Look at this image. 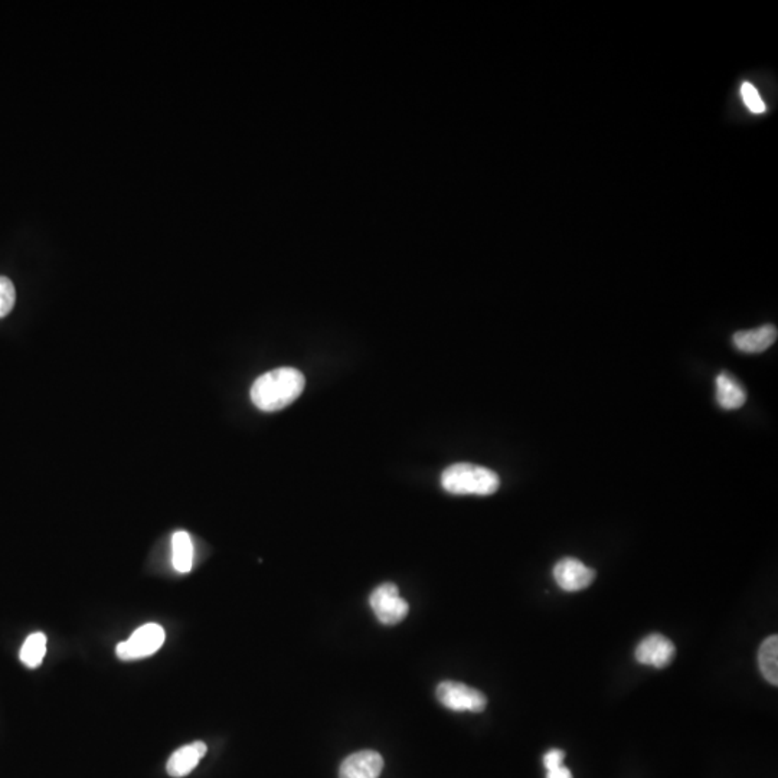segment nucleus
<instances>
[{"label":"nucleus","mask_w":778,"mask_h":778,"mask_svg":"<svg viewBox=\"0 0 778 778\" xmlns=\"http://www.w3.org/2000/svg\"><path fill=\"white\" fill-rule=\"evenodd\" d=\"M306 385L304 375L295 367L283 366L267 372L251 386V401L266 412L283 410L294 403Z\"/></svg>","instance_id":"obj_1"},{"label":"nucleus","mask_w":778,"mask_h":778,"mask_svg":"<svg viewBox=\"0 0 778 778\" xmlns=\"http://www.w3.org/2000/svg\"><path fill=\"white\" fill-rule=\"evenodd\" d=\"M441 486L451 494L489 496L496 493L501 486V479L490 468L470 463H457L444 470L441 475Z\"/></svg>","instance_id":"obj_2"},{"label":"nucleus","mask_w":778,"mask_h":778,"mask_svg":"<svg viewBox=\"0 0 778 778\" xmlns=\"http://www.w3.org/2000/svg\"><path fill=\"white\" fill-rule=\"evenodd\" d=\"M165 638L162 626L156 623L144 624L130 636L129 640L119 643L115 653L120 660H126V662L144 659L162 647Z\"/></svg>","instance_id":"obj_3"},{"label":"nucleus","mask_w":778,"mask_h":778,"mask_svg":"<svg viewBox=\"0 0 778 778\" xmlns=\"http://www.w3.org/2000/svg\"><path fill=\"white\" fill-rule=\"evenodd\" d=\"M436 693L439 703L454 712L479 713L486 710V696L465 683L453 681L441 682L437 686Z\"/></svg>","instance_id":"obj_4"},{"label":"nucleus","mask_w":778,"mask_h":778,"mask_svg":"<svg viewBox=\"0 0 778 778\" xmlns=\"http://www.w3.org/2000/svg\"><path fill=\"white\" fill-rule=\"evenodd\" d=\"M369 604L376 619L385 626L401 623L410 611L408 602L401 597L398 587L393 583L381 584L375 588L369 597Z\"/></svg>","instance_id":"obj_5"},{"label":"nucleus","mask_w":778,"mask_h":778,"mask_svg":"<svg viewBox=\"0 0 778 778\" xmlns=\"http://www.w3.org/2000/svg\"><path fill=\"white\" fill-rule=\"evenodd\" d=\"M676 655L674 641L665 638L663 634L653 633L638 643L634 652V657L640 665L663 669L669 666Z\"/></svg>","instance_id":"obj_6"},{"label":"nucleus","mask_w":778,"mask_h":778,"mask_svg":"<svg viewBox=\"0 0 778 778\" xmlns=\"http://www.w3.org/2000/svg\"><path fill=\"white\" fill-rule=\"evenodd\" d=\"M594 569L588 568L585 564L575 558H564L555 565L554 578L559 588L568 593L581 591L590 587L595 580Z\"/></svg>","instance_id":"obj_7"},{"label":"nucleus","mask_w":778,"mask_h":778,"mask_svg":"<svg viewBox=\"0 0 778 778\" xmlns=\"http://www.w3.org/2000/svg\"><path fill=\"white\" fill-rule=\"evenodd\" d=\"M384 768L381 754L372 749H364L343 760L339 778H379Z\"/></svg>","instance_id":"obj_8"},{"label":"nucleus","mask_w":778,"mask_h":778,"mask_svg":"<svg viewBox=\"0 0 778 778\" xmlns=\"http://www.w3.org/2000/svg\"><path fill=\"white\" fill-rule=\"evenodd\" d=\"M208 746L205 742L194 741L187 746H180L170 755L166 771L173 778L186 777L196 768L199 761L205 756Z\"/></svg>","instance_id":"obj_9"},{"label":"nucleus","mask_w":778,"mask_h":778,"mask_svg":"<svg viewBox=\"0 0 778 778\" xmlns=\"http://www.w3.org/2000/svg\"><path fill=\"white\" fill-rule=\"evenodd\" d=\"M778 331L774 324H764L753 330H739L735 333L734 345L744 353H761L770 349L777 340Z\"/></svg>","instance_id":"obj_10"},{"label":"nucleus","mask_w":778,"mask_h":778,"mask_svg":"<svg viewBox=\"0 0 778 778\" xmlns=\"http://www.w3.org/2000/svg\"><path fill=\"white\" fill-rule=\"evenodd\" d=\"M717 401L720 408L728 411L738 410L746 403V389L729 372H720L717 376Z\"/></svg>","instance_id":"obj_11"},{"label":"nucleus","mask_w":778,"mask_h":778,"mask_svg":"<svg viewBox=\"0 0 778 778\" xmlns=\"http://www.w3.org/2000/svg\"><path fill=\"white\" fill-rule=\"evenodd\" d=\"M758 665L765 681L778 684V636H770L763 641L758 650Z\"/></svg>","instance_id":"obj_12"},{"label":"nucleus","mask_w":778,"mask_h":778,"mask_svg":"<svg viewBox=\"0 0 778 778\" xmlns=\"http://www.w3.org/2000/svg\"><path fill=\"white\" fill-rule=\"evenodd\" d=\"M173 549V566L177 573L187 574L194 565V544H192L189 533L185 530L173 535L172 539Z\"/></svg>","instance_id":"obj_13"},{"label":"nucleus","mask_w":778,"mask_h":778,"mask_svg":"<svg viewBox=\"0 0 778 778\" xmlns=\"http://www.w3.org/2000/svg\"><path fill=\"white\" fill-rule=\"evenodd\" d=\"M47 655V638L45 634L33 633L26 638L25 643L21 648V662L25 666L35 669V667L42 665L43 657Z\"/></svg>","instance_id":"obj_14"},{"label":"nucleus","mask_w":778,"mask_h":778,"mask_svg":"<svg viewBox=\"0 0 778 778\" xmlns=\"http://www.w3.org/2000/svg\"><path fill=\"white\" fill-rule=\"evenodd\" d=\"M16 302L14 285L9 278L0 276V319L11 313Z\"/></svg>","instance_id":"obj_15"},{"label":"nucleus","mask_w":778,"mask_h":778,"mask_svg":"<svg viewBox=\"0 0 778 778\" xmlns=\"http://www.w3.org/2000/svg\"><path fill=\"white\" fill-rule=\"evenodd\" d=\"M741 95L749 112L756 113V114L765 112V104H764L763 98L760 97V94H758L753 84H742Z\"/></svg>","instance_id":"obj_16"},{"label":"nucleus","mask_w":778,"mask_h":778,"mask_svg":"<svg viewBox=\"0 0 778 778\" xmlns=\"http://www.w3.org/2000/svg\"><path fill=\"white\" fill-rule=\"evenodd\" d=\"M565 758V753L562 749L554 748L547 751L544 755V765L547 771L554 770V768L561 767L562 761Z\"/></svg>","instance_id":"obj_17"},{"label":"nucleus","mask_w":778,"mask_h":778,"mask_svg":"<svg viewBox=\"0 0 778 778\" xmlns=\"http://www.w3.org/2000/svg\"><path fill=\"white\" fill-rule=\"evenodd\" d=\"M547 778H574L573 773L568 770V768L561 767L554 768V770H549L547 773Z\"/></svg>","instance_id":"obj_18"}]
</instances>
